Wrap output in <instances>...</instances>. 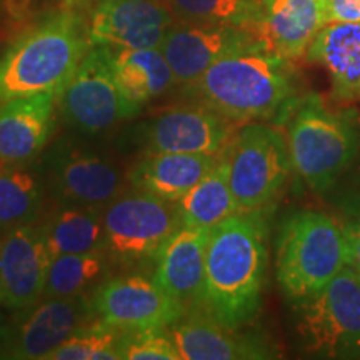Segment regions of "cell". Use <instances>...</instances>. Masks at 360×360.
<instances>
[{
	"label": "cell",
	"instance_id": "cell-20",
	"mask_svg": "<svg viewBox=\"0 0 360 360\" xmlns=\"http://www.w3.org/2000/svg\"><path fill=\"white\" fill-rule=\"evenodd\" d=\"M305 58L326 69L334 102L344 105L360 102V22L323 25L309 45Z\"/></svg>",
	"mask_w": 360,
	"mask_h": 360
},
{
	"label": "cell",
	"instance_id": "cell-36",
	"mask_svg": "<svg viewBox=\"0 0 360 360\" xmlns=\"http://www.w3.org/2000/svg\"><path fill=\"white\" fill-rule=\"evenodd\" d=\"M354 219H360V217H354Z\"/></svg>",
	"mask_w": 360,
	"mask_h": 360
},
{
	"label": "cell",
	"instance_id": "cell-10",
	"mask_svg": "<svg viewBox=\"0 0 360 360\" xmlns=\"http://www.w3.org/2000/svg\"><path fill=\"white\" fill-rule=\"evenodd\" d=\"M62 115L80 134L96 135L137 115L139 112L120 90L109 49L92 45L77 72L58 97Z\"/></svg>",
	"mask_w": 360,
	"mask_h": 360
},
{
	"label": "cell",
	"instance_id": "cell-18",
	"mask_svg": "<svg viewBox=\"0 0 360 360\" xmlns=\"http://www.w3.org/2000/svg\"><path fill=\"white\" fill-rule=\"evenodd\" d=\"M58 96L37 94L0 103V165L34 160L56 129Z\"/></svg>",
	"mask_w": 360,
	"mask_h": 360
},
{
	"label": "cell",
	"instance_id": "cell-32",
	"mask_svg": "<svg viewBox=\"0 0 360 360\" xmlns=\"http://www.w3.org/2000/svg\"><path fill=\"white\" fill-rule=\"evenodd\" d=\"M326 22H360V0H323Z\"/></svg>",
	"mask_w": 360,
	"mask_h": 360
},
{
	"label": "cell",
	"instance_id": "cell-14",
	"mask_svg": "<svg viewBox=\"0 0 360 360\" xmlns=\"http://www.w3.org/2000/svg\"><path fill=\"white\" fill-rule=\"evenodd\" d=\"M233 122L204 103H188L167 109L143 125L146 154L220 155L233 137Z\"/></svg>",
	"mask_w": 360,
	"mask_h": 360
},
{
	"label": "cell",
	"instance_id": "cell-1",
	"mask_svg": "<svg viewBox=\"0 0 360 360\" xmlns=\"http://www.w3.org/2000/svg\"><path fill=\"white\" fill-rule=\"evenodd\" d=\"M267 233L264 210H242L210 229L197 309L233 328L254 321L267 276Z\"/></svg>",
	"mask_w": 360,
	"mask_h": 360
},
{
	"label": "cell",
	"instance_id": "cell-35",
	"mask_svg": "<svg viewBox=\"0 0 360 360\" xmlns=\"http://www.w3.org/2000/svg\"><path fill=\"white\" fill-rule=\"evenodd\" d=\"M4 237H6V233L0 232V250H2V244H4Z\"/></svg>",
	"mask_w": 360,
	"mask_h": 360
},
{
	"label": "cell",
	"instance_id": "cell-6",
	"mask_svg": "<svg viewBox=\"0 0 360 360\" xmlns=\"http://www.w3.org/2000/svg\"><path fill=\"white\" fill-rule=\"evenodd\" d=\"M295 305L305 352L317 359H360V277L350 265Z\"/></svg>",
	"mask_w": 360,
	"mask_h": 360
},
{
	"label": "cell",
	"instance_id": "cell-23",
	"mask_svg": "<svg viewBox=\"0 0 360 360\" xmlns=\"http://www.w3.org/2000/svg\"><path fill=\"white\" fill-rule=\"evenodd\" d=\"M107 49L120 90L137 110L177 85L159 47Z\"/></svg>",
	"mask_w": 360,
	"mask_h": 360
},
{
	"label": "cell",
	"instance_id": "cell-28",
	"mask_svg": "<svg viewBox=\"0 0 360 360\" xmlns=\"http://www.w3.org/2000/svg\"><path fill=\"white\" fill-rule=\"evenodd\" d=\"M169 4L177 22L240 27L260 35L262 0H169Z\"/></svg>",
	"mask_w": 360,
	"mask_h": 360
},
{
	"label": "cell",
	"instance_id": "cell-13",
	"mask_svg": "<svg viewBox=\"0 0 360 360\" xmlns=\"http://www.w3.org/2000/svg\"><path fill=\"white\" fill-rule=\"evenodd\" d=\"M257 47L267 44L254 30L175 22L159 49L172 69L175 84L188 87L220 58Z\"/></svg>",
	"mask_w": 360,
	"mask_h": 360
},
{
	"label": "cell",
	"instance_id": "cell-27",
	"mask_svg": "<svg viewBox=\"0 0 360 360\" xmlns=\"http://www.w3.org/2000/svg\"><path fill=\"white\" fill-rule=\"evenodd\" d=\"M110 262L103 250L56 255L49 265L44 297L92 294L107 278Z\"/></svg>",
	"mask_w": 360,
	"mask_h": 360
},
{
	"label": "cell",
	"instance_id": "cell-2",
	"mask_svg": "<svg viewBox=\"0 0 360 360\" xmlns=\"http://www.w3.org/2000/svg\"><path fill=\"white\" fill-rule=\"evenodd\" d=\"M186 90L233 124L264 122L292 109L299 80L292 60L257 47L220 58Z\"/></svg>",
	"mask_w": 360,
	"mask_h": 360
},
{
	"label": "cell",
	"instance_id": "cell-25",
	"mask_svg": "<svg viewBox=\"0 0 360 360\" xmlns=\"http://www.w3.org/2000/svg\"><path fill=\"white\" fill-rule=\"evenodd\" d=\"M179 220L187 227L212 229L214 225L240 212L229 184V170L224 155L182 199L174 202Z\"/></svg>",
	"mask_w": 360,
	"mask_h": 360
},
{
	"label": "cell",
	"instance_id": "cell-11",
	"mask_svg": "<svg viewBox=\"0 0 360 360\" xmlns=\"http://www.w3.org/2000/svg\"><path fill=\"white\" fill-rule=\"evenodd\" d=\"M90 294L42 297L8 321L0 359L47 360L84 323L92 321Z\"/></svg>",
	"mask_w": 360,
	"mask_h": 360
},
{
	"label": "cell",
	"instance_id": "cell-8",
	"mask_svg": "<svg viewBox=\"0 0 360 360\" xmlns=\"http://www.w3.org/2000/svg\"><path fill=\"white\" fill-rule=\"evenodd\" d=\"M102 220L103 252L112 262L127 267L155 259L164 242L182 225L174 202L135 188L102 209Z\"/></svg>",
	"mask_w": 360,
	"mask_h": 360
},
{
	"label": "cell",
	"instance_id": "cell-34",
	"mask_svg": "<svg viewBox=\"0 0 360 360\" xmlns=\"http://www.w3.org/2000/svg\"><path fill=\"white\" fill-rule=\"evenodd\" d=\"M4 305H0V352H2L4 342H6V335H7V327H8V321L6 319V314H4Z\"/></svg>",
	"mask_w": 360,
	"mask_h": 360
},
{
	"label": "cell",
	"instance_id": "cell-31",
	"mask_svg": "<svg viewBox=\"0 0 360 360\" xmlns=\"http://www.w3.org/2000/svg\"><path fill=\"white\" fill-rule=\"evenodd\" d=\"M347 182L335 191V205L349 215V219L360 217V162Z\"/></svg>",
	"mask_w": 360,
	"mask_h": 360
},
{
	"label": "cell",
	"instance_id": "cell-4",
	"mask_svg": "<svg viewBox=\"0 0 360 360\" xmlns=\"http://www.w3.org/2000/svg\"><path fill=\"white\" fill-rule=\"evenodd\" d=\"M292 170L314 192L323 193L360 155V115L354 107L332 109L317 94L292 105L287 129Z\"/></svg>",
	"mask_w": 360,
	"mask_h": 360
},
{
	"label": "cell",
	"instance_id": "cell-16",
	"mask_svg": "<svg viewBox=\"0 0 360 360\" xmlns=\"http://www.w3.org/2000/svg\"><path fill=\"white\" fill-rule=\"evenodd\" d=\"M51 260L42 225L8 231L0 250V305L17 312L42 299Z\"/></svg>",
	"mask_w": 360,
	"mask_h": 360
},
{
	"label": "cell",
	"instance_id": "cell-26",
	"mask_svg": "<svg viewBox=\"0 0 360 360\" xmlns=\"http://www.w3.org/2000/svg\"><path fill=\"white\" fill-rule=\"evenodd\" d=\"M42 225L52 257L64 254L103 250L102 209L80 205H57Z\"/></svg>",
	"mask_w": 360,
	"mask_h": 360
},
{
	"label": "cell",
	"instance_id": "cell-7",
	"mask_svg": "<svg viewBox=\"0 0 360 360\" xmlns=\"http://www.w3.org/2000/svg\"><path fill=\"white\" fill-rule=\"evenodd\" d=\"M238 209L264 210L281 195L292 162L287 139L264 122H247L222 152Z\"/></svg>",
	"mask_w": 360,
	"mask_h": 360
},
{
	"label": "cell",
	"instance_id": "cell-17",
	"mask_svg": "<svg viewBox=\"0 0 360 360\" xmlns=\"http://www.w3.org/2000/svg\"><path fill=\"white\" fill-rule=\"evenodd\" d=\"M169 332L180 360H260L281 355L264 337L222 326L200 309L180 317Z\"/></svg>",
	"mask_w": 360,
	"mask_h": 360
},
{
	"label": "cell",
	"instance_id": "cell-30",
	"mask_svg": "<svg viewBox=\"0 0 360 360\" xmlns=\"http://www.w3.org/2000/svg\"><path fill=\"white\" fill-rule=\"evenodd\" d=\"M122 360H180L177 345L167 328L124 332L120 339Z\"/></svg>",
	"mask_w": 360,
	"mask_h": 360
},
{
	"label": "cell",
	"instance_id": "cell-3",
	"mask_svg": "<svg viewBox=\"0 0 360 360\" xmlns=\"http://www.w3.org/2000/svg\"><path fill=\"white\" fill-rule=\"evenodd\" d=\"M92 47L89 25L74 11H57L24 30L0 56V103L60 94Z\"/></svg>",
	"mask_w": 360,
	"mask_h": 360
},
{
	"label": "cell",
	"instance_id": "cell-21",
	"mask_svg": "<svg viewBox=\"0 0 360 360\" xmlns=\"http://www.w3.org/2000/svg\"><path fill=\"white\" fill-rule=\"evenodd\" d=\"M264 20L260 37L270 51L297 60L326 22L323 0H262Z\"/></svg>",
	"mask_w": 360,
	"mask_h": 360
},
{
	"label": "cell",
	"instance_id": "cell-24",
	"mask_svg": "<svg viewBox=\"0 0 360 360\" xmlns=\"http://www.w3.org/2000/svg\"><path fill=\"white\" fill-rule=\"evenodd\" d=\"M47 195L40 162L0 165V232L37 222Z\"/></svg>",
	"mask_w": 360,
	"mask_h": 360
},
{
	"label": "cell",
	"instance_id": "cell-9",
	"mask_svg": "<svg viewBox=\"0 0 360 360\" xmlns=\"http://www.w3.org/2000/svg\"><path fill=\"white\" fill-rule=\"evenodd\" d=\"M40 165L49 195L58 205L105 209L129 182L110 157L74 141L53 143Z\"/></svg>",
	"mask_w": 360,
	"mask_h": 360
},
{
	"label": "cell",
	"instance_id": "cell-29",
	"mask_svg": "<svg viewBox=\"0 0 360 360\" xmlns=\"http://www.w3.org/2000/svg\"><path fill=\"white\" fill-rule=\"evenodd\" d=\"M124 332L98 319L84 323L47 360H122L120 339Z\"/></svg>",
	"mask_w": 360,
	"mask_h": 360
},
{
	"label": "cell",
	"instance_id": "cell-15",
	"mask_svg": "<svg viewBox=\"0 0 360 360\" xmlns=\"http://www.w3.org/2000/svg\"><path fill=\"white\" fill-rule=\"evenodd\" d=\"M175 19L169 0H101L89 22L90 45L160 47Z\"/></svg>",
	"mask_w": 360,
	"mask_h": 360
},
{
	"label": "cell",
	"instance_id": "cell-5",
	"mask_svg": "<svg viewBox=\"0 0 360 360\" xmlns=\"http://www.w3.org/2000/svg\"><path fill=\"white\" fill-rule=\"evenodd\" d=\"M349 265L344 222L319 210L287 215L276 240V276L283 295L299 304Z\"/></svg>",
	"mask_w": 360,
	"mask_h": 360
},
{
	"label": "cell",
	"instance_id": "cell-33",
	"mask_svg": "<svg viewBox=\"0 0 360 360\" xmlns=\"http://www.w3.org/2000/svg\"><path fill=\"white\" fill-rule=\"evenodd\" d=\"M349 244V265L360 277V219H349L344 222Z\"/></svg>",
	"mask_w": 360,
	"mask_h": 360
},
{
	"label": "cell",
	"instance_id": "cell-12",
	"mask_svg": "<svg viewBox=\"0 0 360 360\" xmlns=\"http://www.w3.org/2000/svg\"><path fill=\"white\" fill-rule=\"evenodd\" d=\"M90 302L94 317L120 332L167 328L187 314V305L146 276L107 277Z\"/></svg>",
	"mask_w": 360,
	"mask_h": 360
},
{
	"label": "cell",
	"instance_id": "cell-19",
	"mask_svg": "<svg viewBox=\"0 0 360 360\" xmlns=\"http://www.w3.org/2000/svg\"><path fill=\"white\" fill-rule=\"evenodd\" d=\"M210 229L180 225L155 255L154 281L184 305H199Z\"/></svg>",
	"mask_w": 360,
	"mask_h": 360
},
{
	"label": "cell",
	"instance_id": "cell-22",
	"mask_svg": "<svg viewBox=\"0 0 360 360\" xmlns=\"http://www.w3.org/2000/svg\"><path fill=\"white\" fill-rule=\"evenodd\" d=\"M219 157L179 152L146 154L129 170L127 180L135 191L177 202L214 169Z\"/></svg>",
	"mask_w": 360,
	"mask_h": 360
}]
</instances>
